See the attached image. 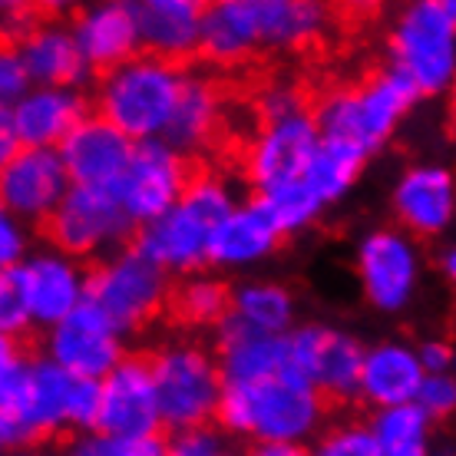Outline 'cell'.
I'll return each instance as SVG.
<instances>
[{
    "mask_svg": "<svg viewBox=\"0 0 456 456\" xmlns=\"http://www.w3.org/2000/svg\"><path fill=\"white\" fill-rule=\"evenodd\" d=\"M100 387L69 377L46 357L23 361L13 384L0 397V450H20L37 436L63 430H96Z\"/></svg>",
    "mask_w": 456,
    "mask_h": 456,
    "instance_id": "6da1fadb",
    "label": "cell"
},
{
    "mask_svg": "<svg viewBox=\"0 0 456 456\" xmlns=\"http://www.w3.org/2000/svg\"><path fill=\"white\" fill-rule=\"evenodd\" d=\"M218 420L232 436L255 444L305 446L324 420V397L291 367L251 384H225Z\"/></svg>",
    "mask_w": 456,
    "mask_h": 456,
    "instance_id": "7a4b0ae2",
    "label": "cell"
},
{
    "mask_svg": "<svg viewBox=\"0 0 456 456\" xmlns=\"http://www.w3.org/2000/svg\"><path fill=\"white\" fill-rule=\"evenodd\" d=\"M239 206L232 183L218 175L189 179L179 202L139 232L136 251L162 272H199L206 265L208 241L222 218Z\"/></svg>",
    "mask_w": 456,
    "mask_h": 456,
    "instance_id": "3957f363",
    "label": "cell"
},
{
    "mask_svg": "<svg viewBox=\"0 0 456 456\" xmlns=\"http://www.w3.org/2000/svg\"><path fill=\"white\" fill-rule=\"evenodd\" d=\"M185 86V73L175 63L136 53L103 73L96 110L100 119L119 129L129 142H149L166 136L179 93Z\"/></svg>",
    "mask_w": 456,
    "mask_h": 456,
    "instance_id": "277c9868",
    "label": "cell"
},
{
    "mask_svg": "<svg viewBox=\"0 0 456 456\" xmlns=\"http://www.w3.org/2000/svg\"><path fill=\"white\" fill-rule=\"evenodd\" d=\"M417 100L420 96L403 77H397L394 69H380L370 80L324 96V103L314 113V123L321 139L347 142L370 156L394 139Z\"/></svg>",
    "mask_w": 456,
    "mask_h": 456,
    "instance_id": "5b68a950",
    "label": "cell"
},
{
    "mask_svg": "<svg viewBox=\"0 0 456 456\" xmlns=\"http://www.w3.org/2000/svg\"><path fill=\"white\" fill-rule=\"evenodd\" d=\"M394 73L411 83L417 96H444L456 77V4L413 0L390 27Z\"/></svg>",
    "mask_w": 456,
    "mask_h": 456,
    "instance_id": "8992f818",
    "label": "cell"
},
{
    "mask_svg": "<svg viewBox=\"0 0 456 456\" xmlns=\"http://www.w3.org/2000/svg\"><path fill=\"white\" fill-rule=\"evenodd\" d=\"M156 403H159V420L179 430L208 427V420L218 413L222 400V370L216 364V354L206 351L202 344H169L149 361Z\"/></svg>",
    "mask_w": 456,
    "mask_h": 456,
    "instance_id": "52a82bcc",
    "label": "cell"
},
{
    "mask_svg": "<svg viewBox=\"0 0 456 456\" xmlns=\"http://www.w3.org/2000/svg\"><path fill=\"white\" fill-rule=\"evenodd\" d=\"M169 297V278L136 248L106 255L86 274V305L100 311L116 331L129 334L159 314Z\"/></svg>",
    "mask_w": 456,
    "mask_h": 456,
    "instance_id": "ba28073f",
    "label": "cell"
},
{
    "mask_svg": "<svg viewBox=\"0 0 456 456\" xmlns=\"http://www.w3.org/2000/svg\"><path fill=\"white\" fill-rule=\"evenodd\" d=\"M354 268L367 305L384 314H400L420 295L423 251L400 228H374L357 241Z\"/></svg>",
    "mask_w": 456,
    "mask_h": 456,
    "instance_id": "9c48e42d",
    "label": "cell"
},
{
    "mask_svg": "<svg viewBox=\"0 0 456 456\" xmlns=\"http://www.w3.org/2000/svg\"><path fill=\"white\" fill-rule=\"evenodd\" d=\"M133 228L136 225L116 202L113 189H83V185H69L53 216L46 218L53 248L77 262L119 251L133 235Z\"/></svg>",
    "mask_w": 456,
    "mask_h": 456,
    "instance_id": "30bf717a",
    "label": "cell"
},
{
    "mask_svg": "<svg viewBox=\"0 0 456 456\" xmlns=\"http://www.w3.org/2000/svg\"><path fill=\"white\" fill-rule=\"evenodd\" d=\"M361 357V338L328 321H308L288 331V364L321 397H354Z\"/></svg>",
    "mask_w": 456,
    "mask_h": 456,
    "instance_id": "8fae6325",
    "label": "cell"
},
{
    "mask_svg": "<svg viewBox=\"0 0 456 456\" xmlns=\"http://www.w3.org/2000/svg\"><path fill=\"white\" fill-rule=\"evenodd\" d=\"M189 185V162L162 139L133 142L123 175L116 179L113 195L133 225H149L169 212Z\"/></svg>",
    "mask_w": 456,
    "mask_h": 456,
    "instance_id": "7c38bea8",
    "label": "cell"
},
{
    "mask_svg": "<svg viewBox=\"0 0 456 456\" xmlns=\"http://www.w3.org/2000/svg\"><path fill=\"white\" fill-rule=\"evenodd\" d=\"M44 357L69 377L100 384L110 370L126 357L123 334L100 314V311L83 301L77 311L46 328Z\"/></svg>",
    "mask_w": 456,
    "mask_h": 456,
    "instance_id": "4fadbf2b",
    "label": "cell"
},
{
    "mask_svg": "<svg viewBox=\"0 0 456 456\" xmlns=\"http://www.w3.org/2000/svg\"><path fill=\"white\" fill-rule=\"evenodd\" d=\"M321 146V133L314 123V113L297 110V113L265 119L262 129L255 133L245 156V172L258 192H268L274 185H285L301 179L308 169L314 149Z\"/></svg>",
    "mask_w": 456,
    "mask_h": 456,
    "instance_id": "5bb4252c",
    "label": "cell"
},
{
    "mask_svg": "<svg viewBox=\"0 0 456 456\" xmlns=\"http://www.w3.org/2000/svg\"><path fill=\"white\" fill-rule=\"evenodd\" d=\"M67 192L69 179L57 149H20L0 169V208L20 225L46 222Z\"/></svg>",
    "mask_w": 456,
    "mask_h": 456,
    "instance_id": "9a60e30c",
    "label": "cell"
},
{
    "mask_svg": "<svg viewBox=\"0 0 456 456\" xmlns=\"http://www.w3.org/2000/svg\"><path fill=\"white\" fill-rule=\"evenodd\" d=\"M17 281L30 324L53 328L86 301V272L57 248H40L17 265Z\"/></svg>",
    "mask_w": 456,
    "mask_h": 456,
    "instance_id": "2e32d148",
    "label": "cell"
},
{
    "mask_svg": "<svg viewBox=\"0 0 456 456\" xmlns=\"http://www.w3.org/2000/svg\"><path fill=\"white\" fill-rule=\"evenodd\" d=\"M96 387H100L96 430L119 436H156L162 420L149 361L123 357Z\"/></svg>",
    "mask_w": 456,
    "mask_h": 456,
    "instance_id": "e0dca14e",
    "label": "cell"
},
{
    "mask_svg": "<svg viewBox=\"0 0 456 456\" xmlns=\"http://www.w3.org/2000/svg\"><path fill=\"white\" fill-rule=\"evenodd\" d=\"M394 216L411 239H440L453 225L456 183L444 162H417L394 185Z\"/></svg>",
    "mask_w": 456,
    "mask_h": 456,
    "instance_id": "ac0fdd59",
    "label": "cell"
},
{
    "mask_svg": "<svg viewBox=\"0 0 456 456\" xmlns=\"http://www.w3.org/2000/svg\"><path fill=\"white\" fill-rule=\"evenodd\" d=\"M129 152L133 142L100 116H86L57 149L69 185L83 189H113L116 179L123 175Z\"/></svg>",
    "mask_w": 456,
    "mask_h": 456,
    "instance_id": "d6986e66",
    "label": "cell"
},
{
    "mask_svg": "<svg viewBox=\"0 0 456 456\" xmlns=\"http://www.w3.org/2000/svg\"><path fill=\"white\" fill-rule=\"evenodd\" d=\"M73 40L80 46V57L86 69H116L119 63L136 57L139 37H136V17H133V4L123 0H100L83 7L73 23Z\"/></svg>",
    "mask_w": 456,
    "mask_h": 456,
    "instance_id": "ffe728a7",
    "label": "cell"
},
{
    "mask_svg": "<svg viewBox=\"0 0 456 456\" xmlns=\"http://www.w3.org/2000/svg\"><path fill=\"white\" fill-rule=\"evenodd\" d=\"M423 367L417 357V347L397 338L377 341L364 347L361 357V374H357V394L374 407V411H387V407H403L417 400V390L423 384Z\"/></svg>",
    "mask_w": 456,
    "mask_h": 456,
    "instance_id": "44dd1931",
    "label": "cell"
},
{
    "mask_svg": "<svg viewBox=\"0 0 456 456\" xmlns=\"http://www.w3.org/2000/svg\"><path fill=\"white\" fill-rule=\"evenodd\" d=\"M86 116L83 93L69 86H30L11 110L23 149H60Z\"/></svg>",
    "mask_w": 456,
    "mask_h": 456,
    "instance_id": "7402d4cb",
    "label": "cell"
},
{
    "mask_svg": "<svg viewBox=\"0 0 456 456\" xmlns=\"http://www.w3.org/2000/svg\"><path fill=\"white\" fill-rule=\"evenodd\" d=\"M139 46H146V57L175 60L199 50L202 37V4L199 0H139L133 4Z\"/></svg>",
    "mask_w": 456,
    "mask_h": 456,
    "instance_id": "603a6c76",
    "label": "cell"
},
{
    "mask_svg": "<svg viewBox=\"0 0 456 456\" xmlns=\"http://www.w3.org/2000/svg\"><path fill=\"white\" fill-rule=\"evenodd\" d=\"M17 53L30 77V86H69L77 90L86 80V63L80 57V46L73 40L69 23L40 20L23 34Z\"/></svg>",
    "mask_w": 456,
    "mask_h": 456,
    "instance_id": "cb8c5ba5",
    "label": "cell"
},
{
    "mask_svg": "<svg viewBox=\"0 0 456 456\" xmlns=\"http://www.w3.org/2000/svg\"><path fill=\"white\" fill-rule=\"evenodd\" d=\"M225 384H251L288 370V338L251 331L239 321H218V357H216Z\"/></svg>",
    "mask_w": 456,
    "mask_h": 456,
    "instance_id": "d4e9b609",
    "label": "cell"
},
{
    "mask_svg": "<svg viewBox=\"0 0 456 456\" xmlns=\"http://www.w3.org/2000/svg\"><path fill=\"white\" fill-rule=\"evenodd\" d=\"M278 241L281 239L272 228V222L262 216V208L255 202H245V206L239 202L212 232L206 262L225 268V272H245V268L268 262Z\"/></svg>",
    "mask_w": 456,
    "mask_h": 456,
    "instance_id": "484cf974",
    "label": "cell"
},
{
    "mask_svg": "<svg viewBox=\"0 0 456 456\" xmlns=\"http://www.w3.org/2000/svg\"><path fill=\"white\" fill-rule=\"evenodd\" d=\"M258 50H301L324 34L328 11L318 0H251Z\"/></svg>",
    "mask_w": 456,
    "mask_h": 456,
    "instance_id": "4316f807",
    "label": "cell"
},
{
    "mask_svg": "<svg viewBox=\"0 0 456 456\" xmlns=\"http://www.w3.org/2000/svg\"><path fill=\"white\" fill-rule=\"evenodd\" d=\"M199 50L216 63H239L258 50L255 4L251 0H216L202 7Z\"/></svg>",
    "mask_w": 456,
    "mask_h": 456,
    "instance_id": "83f0119b",
    "label": "cell"
},
{
    "mask_svg": "<svg viewBox=\"0 0 456 456\" xmlns=\"http://www.w3.org/2000/svg\"><path fill=\"white\" fill-rule=\"evenodd\" d=\"M295 295L272 278L241 281L235 291H228V318L251 328V331L288 338V331L295 328Z\"/></svg>",
    "mask_w": 456,
    "mask_h": 456,
    "instance_id": "f1b7e54d",
    "label": "cell"
},
{
    "mask_svg": "<svg viewBox=\"0 0 456 456\" xmlns=\"http://www.w3.org/2000/svg\"><path fill=\"white\" fill-rule=\"evenodd\" d=\"M218 119H222V96L216 86L208 80H199V77H185V86L179 93V103H175V113L166 126L162 142L175 149L179 156L195 152L212 139Z\"/></svg>",
    "mask_w": 456,
    "mask_h": 456,
    "instance_id": "f546056e",
    "label": "cell"
},
{
    "mask_svg": "<svg viewBox=\"0 0 456 456\" xmlns=\"http://www.w3.org/2000/svg\"><path fill=\"white\" fill-rule=\"evenodd\" d=\"M434 427L436 423L417 403L377 411L374 420L367 423L370 440L377 446V456H434L436 450Z\"/></svg>",
    "mask_w": 456,
    "mask_h": 456,
    "instance_id": "4dcf8cb0",
    "label": "cell"
},
{
    "mask_svg": "<svg viewBox=\"0 0 456 456\" xmlns=\"http://www.w3.org/2000/svg\"><path fill=\"white\" fill-rule=\"evenodd\" d=\"M364 166L367 156L361 149L347 146V142H334V139H321V146L314 149L308 169L301 172V183L308 185L311 192L324 202V208H328L331 202H341L344 195L357 185Z\"/></svg>",
    "mask_w": 456,
    "mask_h": 456,
    "instance_id": "1f68e13d",
    "label": "cell"
},
{
    "mask_svg": "<svg viewBox=\"0 0 456 456\" xmlns=\"http://www.w3.org/2000/svg\"><path fill=\"white\" fill-rule=\"evenodd\" d=\"M255 206L262 208V216L272 222V228L278 232V239L297 235V232L311 228L321 218V212H324V202H321L318 195L311 192L301 179L274 185L268 192H258Z\"/></svg>",
    "mask_w": 456,
    "mask_h": 456,
    "instance_id": "d6a6232c",
    "label": "cell"
},
{
    "mask_svg": "<svg viewBox=\"0 0 456 456\" xmlns=\"http://www.w3.org/2000/svg\"><path fill=\"white\" fill-rule=\"evenodd\" d=\"M175 311L189 324H218L228 314V288L218 278L195 274L189 278L179 295H175Z\"/></svg>",
    "mask_w": 456,
    "mask_h": 456,
    "instance_id": "836d02e7",
    "label": "cell"
},
{
    "mask_svg": "<svg viewBox=\"0 0 456 456\" xmlns=\"http://www.w3.org/2000/svg\"><path fill=\"white\" fill-rule=\"evenodd\" d=\"M69 456H162L159 436H119L90 430L69 446Z\"/></svg>",
    "mask_w": 456,
    "mask_h": 456,
    "instance_id": "e575fe53",
    "label": "cell"
},
{
    "mask_svg": "<svg viewBox=\"0 0 456 456\" xmlns=\"http://www.w3.org/2000/svg\"><path fill=\"white\" fill-rule=\"evenodd\" d=\"M308 456H377L367 423H338L305 450Z\"/></svg>",
    "mask_w": 456,
    "mask_h": 456,
    "instance_id": "d590c367",
    "label": "cell"
},
{
    "mask_svg": "<svg viewBox=\"0 0 456 456\" xmlns=\"http://www.w3.org/2000/svg\"><path fill=\"white\" fill-rule=\"evenodd\" d=\"M162 456H239L228 434L216 427H195V430H179L169 440H162Z\"/></svg>",
    "mask_w": 456,
    "mask_h": 456,
    "instance_id": "8d00e7d4",
    "label": "cell"
},
{
    "mask_svg": "<svg viewBox=\"0 0 456 456\" xmlns=\"http://www.w3.org/2000/svg\"><path fill=\"white\" fill-rule=\"evenodd\" d=\"M27 328H30V314L23 305L17 268H7V272H0V338L17 341Z\"/></svg>",
    "mask_w": 456,
    "mask_h": 456,
    "instance_id": "74e56055",
    "label": "cell"
},
{
    "mask_svg": "<svg viewBox=\"0 0 456 456\" xmlns=\"http://www.w3.org/2000/svg\"><path fill=\"white\" fill-rule=\"evenodd\" d=\"M430 420H446L456 411V380L453 374H427L423 377L417 400H413Z\"/></svg>",
    "mask_w": 456,
    "mask_h": 456,
    "instance_id": "f35d334b",
    "label": "cell"
},
{
    "mask_svg": "<svg viewBox=\"0 0 456 456\" xmlns=\"http://www.w3.org/2000/svg\"><path fill=\"white\" fill-rule=\"evenodd\" d=\"M30 90V77L20 63L13 44H0V110H13V103Z\"/></svg>",
    "mask_w": 456,
    "mask_h": 456,
    "instance_id": "ab89813d",
    "label": "cell"
},
{
    "mask_svg": "<svg viewBox=\"0 0 456 456\" xmlns=\"http://www.w3.org/2000/svg\"><path fill=\"white\" fill-rule=\"evenodd\" d=\"M27 258V228L0 208V272L17 268Z\"/></svg>",
    "mask_w": 456,
    "mask_h": 456,
    "instance_id": "60d3db41",
    "label": "cell"
},
{
    "mask_svg": "<svg viewBox=\"0 0 456 456\" xmlns=\"http://www.w3.org/2000/svg\"><path fill=\"white\" fill-rule=\"evenodd\" d=\"M34 13L27 11L23 4H0V44H20L23 34L34 27Z\"/></svg>",
    "mask_w": 456,
    "mask_h": 456,
    "instance_id": "b9f144b4",
    "label": "cell"
},
{
    "mask_svg": "<svg viewBox=\"0 0 456 456\" xmlns=\"http://www.w3.org/2000/svg\"><path fill=\"white\" fill-rule=\"evenodd\" d=\"M417 357H420L423 374H453V344L450 341H423L417 347Z\"/></svg>",
    "mask_w": 456,
    "mask_h": 456,
    "instance_id": "7bdbcfd3",
    "label": "cell"
},
{
    "mask_svg": "<svg viewBox=\"0 0 456 456\" xmlns=\"http://www.w3.org/2000/svg\"><path fill=\"white\" fill-rule=\"evenodd\" d=\"M297 110H305L297 90H291V86H272V90H265V96H262L265 119H278V116L297 113Z\"/></svg>",
    "mask_w": 456,
    "mask_h": 456,
    "instance_id": "ee69618b",
    "label": "cell"
},
{
    "mask_svg": "<svg viewBox=\"0 0 456 456\" xmlns=\"http://www.w3.org/2000/svg\"><path fill=\"white\" fill-rule=\"evenodd\" d=\"M20 367H23V354H20V347H17V341L0 338V397H4V390L13 384V377H17Z\"/></svg>",
    "mask_w": 456,
    "mask_h": 456,
    "instance_id": "f6af8a7d",
    "label": "cell"
},
{
    "mask_svg": "<svg viewBox=\"0 0 456 456\" xmlns=\"http://www.w3.org/2000/svg\"><path fill=\"white\" fill-rule=\"evenodd\" d=\"M20 139H17V129H13L11 110H0V169L20 152Z\"/></svg>",
    "mask_w": 456,
    "mask_h": 456,
    "instance_id": "bcb514c9",
    "label": "cell"
},
{
    "mask_svg": "<svg viewBox=\"0 0 456 456\" xmlns=\"http://www.w3.org/2000/svg\"><path fill=\"white\" fill-rule=\"evenodd\" d=\"M241 456H308L305 446H285V444H255Z\"/></svg>",
    "mask_w": 456,
    "mask_h": 456,
    "instance_id": "7dc6e473",
    "label": "cell"
},
{
    "mask_svg": "<svg viewBox=\"0 0 456 456\" xmlns=\"http://www.w3.org/2000/svg\"><path fill=\"white\" fill-rule=\"evenodd\" d=\"M436 268H440L446 278H456V245L446 241L444 248L436 251Z\"/></svg>",
    "mask_w": 456,
    "mask_h": 456,
    "instance_id": "c3c4849f",
    "label": "cell"
},
{
    "mask_svg": "<svg viewBox=\"0 0 456 456\" xmlns=\"http://www.w3.org/2000/svg\"><path fill=\"white\" fill-rule=\"evenodd\" d=\"M434 456H453V446H450V444H440L434 450Z\"/></svg>",
    "mask_w": 456,
    "mask_h": 456,
    "instance_id": "681fc988",
    "label": "cell"
},
{
    "mask_svg": "<svg viewBox=\"0 0 456 456\" xmlns=\"http://www.w3.org/2000/svg\"><path fill=\"white\" fill-rule=\"evenodd\" d=\"M4 456H34V453H27V450H11V453H4Z\"/></svg>",
    "mask_w": 456,
    "mask_h": 456,
    "instance_id": "f907efd6",
    "label": "cell"
}]
</instances>
